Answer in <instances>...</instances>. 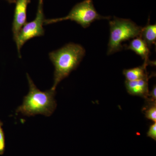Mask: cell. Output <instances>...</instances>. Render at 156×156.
Masks as SVG:
<instances>
[{
	"label": "cell",
	"instance_id": "cell-14",
	"mask_svg": "<svg viewBox=\"0 0 156 156\" xmlns=\"http://www.w3.org/2000/svg\"><path fill=\"white\" fill-rule=\"evenodd\" d=\"M5 1L11 4H15L16 2V0H5Z\"/></svg>",
	"mask_w": 156,
	"mask_h": 156
},
{
	"label": "cell",
	"instance_id": "cell-13",
	"mask_svg": "<svg viewBox=\"0 0 156 156\" xmlns=\"http://www.w3.org/2000/svg\"><path fill=\"white\" fill-rule=\"evenodd\" d=\"M147 136L154 140H156V123L151 125L147 132Z\"/></svg>",
	"mask_w": 156,
	"mask_h": 156
},
{
	"label": "cell",
	"instance_id": "cell-5",
	"mask_svg": "<svg viewBox=\"0 0 156 156\" xmlns=\"http://www.w3.org/2000/svg\"><path fill=\"white\" fill-rule=\"evenodd\" d=\"M44 0H38L35 18L32 21L27 22L20 32L15 41L18 56L21 58L20 50L27 42L36 37H41L45 34L43 27L45 20L44 11Z\"/></svg>",
	"mask_w": 156,
	"mask_h": 156
},
{
	"label": "cell",
	"instance_id": "cell-11",
	"mask_svg": "<svg viewBox=\"0 0 156 156\" xmlns=\"http://www.w3.org/2000/svg\"><path fill=\"white\" fill-rule=\"evenodd\" d=\"M145 117L148 119L151 120L154 122H156V104H150L144 108Z\"/></svg>",
	"mask_w": 156,
	"mask_h": 156
},
{
	"label": "cell",
	"instance_id": "cell-12",
	"mask_svg": "<svg viewBox=\"0 0 156 156\" xmlns=\"http://www.w3.org/2000/svg\"><path fill=\"white\" fill-rule=\"evenodd\" d=\"M2 126V123L0 121V154L4 153L5 148V135Z\"/></svg>",
	"mask_w": 156,
	"mask_h": 156
},
{
	"label": "cell",
	"instance_id": "cell-6",
	"mask_svg": "<svg viewBox=\"0 0 156 156\" xmlns=\"http://www.w3.org/2000/svg\"><path fill=\"white\" fill-rule=\"evenodd\" d=\"M31 0H16L14 9L12 31L14 42L17 40L20 32L26 23L27 7Z\"/></svg>",
	"mask_w": 156,
	"mask_h": 156
},
{
	"label": "cell",
	"instance_id": "cell-10",
	"mask_svg": "<svg viewBox=\"0 0 156 156\" xmlns=\"http://www.w3.org/2000/svg\"><path fill=\"white\" fill-rule=\"evenodd\" d=\"M146 42L150 49L153 45L156 44V24H151L148 22L144 27H142L140 36Z\"/></svg>",
	"mask_w": 156,
	"mask_h": 156
},
{
	"label": "cell",
	"instance_id": "cell-7",
	"mask_svg": "<svg viewBox=\"0 0 156 156\" xmlns=\"http://www.w3.org/2000/svg\"><path fill=\"white\" fill-rule=\"evenodd\" d=\"M149 78L135 81H127L125 82L127 92L130 95L144 98L145 99L148 96Z\"/></svg>",
	"mask_w": 156,
	"mask_h": 156
},
{
	"label": "cell",
	"instance_id": "cell-9",
	"mask_svg": "<svg viewBox=\"0 0 156 156\" xmlns=\"http://www.w3.org/2000/svg\"><path fill=\"white\" fill-rule=\"evenodd\" d=\"M149 63L144 61L141 66L123 70V74L126 78V80L135 81L148 78L147 66Z\"/></svg>",
	"mask_w": 156,
	"mask_h": 156
},
{
	"label": "cell",
	"instance_id": "cell-8",
	"mask_svg": "<svg viewBox=\"0 0 156 156\" xmlns=\"http://www.w3.org/2000/svg\"><path fill=\"white\" fill-rule=\"evenodd\" d=\"M126 50H132L141 57L144 61L146 62L149 64H154V62L149 60L150 48L147 44L140 37H137L133 39L127 46H125Z\"/></svg>",
	"mask_w": 156,
	"mask_h": 156
},
{
	"label": "cell",
	"instance_id": "cell-4",
	"mask_svg": "<svg viewBox=\"0 0 156 156\" xmlns=\"http://www.w3.org/2000/svg\"><path fill=\"white\" fill-rule=\"evenodd\" d=\"M110 18L109 16L105 17L98 14L94 7L92 0H84L76 4L65 17L45 19L44 24L48 25L64 20H70L86 28L96 20H110Z\"/></svg>",
	"mask_w": 156,
	"mask_h": 156
},
{
	"label": "cell",
	"instance_id": "cell-3",
	"mask_svg": "<svg viewBox=\"0 0 156 156\" xmlns=\"http://www.w3.org/2000/svg\"><path fill=\"white\" fill-rule=\"evenodd\" d=\"M109 26L108 55L123 50V42L140 36L142 28L131 20L115 17L110 20Z\"/></svg>",
	"mask_w": 156,
	"mask_h": 156
},
{
	"label": "cell",
	"instance_id": "cell-2",
	"mask_svg": "<svg viewBox=\"0 0 156 156\" xmlns=\"http://www.w3.org/2000/svg\"><path fill=\"white\" fill-rule=\"evenodd\" d=\"M29 90L23 98L22 104L17 108L16 112L30 117L37 115L49 117L53 114L57 104L55 99L56 90L42 91L38 89L28 73L27 74Z\"/></svg>",
	"mask_w": 156,
	"mask_h": 156
},
{
	"label": "cell",
	"instance_id": "cell-1",
	"mask_svg": "<svg viewBox=\"0 0 156 156\" xmlns=\"http://www.w3.org/2000/svg\"><path fill=\"white\" fill-rule=\"evenodd\" d=\"M85 54L86 50L83 46L73 43L49 53V58L55 68L51 89L56 90L59 83L76 69Z\"/></svg>",
	"mask_w": 156,
	"mask_h": 156
}]
</instances>
